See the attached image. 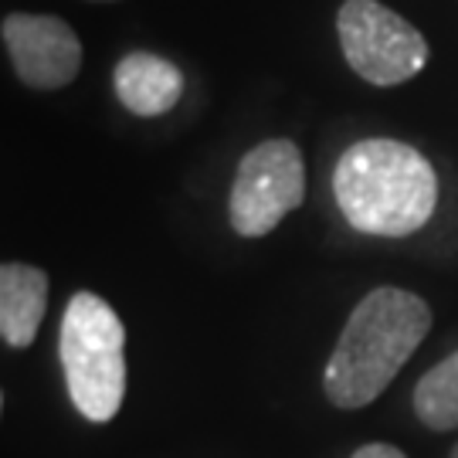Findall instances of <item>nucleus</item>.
<instances>
[{"label": "nucleus", "instance_id": "8", "mask_svg": "<svg viewBox=\"0 0 458 458\" xmlns=\"http://www.w3.org/2000/svg\"><path fill=\"white\" fill-rule=\"evenodd\" d=\"M48 310V276L34 265L4 262L0 268V336L24 350L34 344Z\"/></svg>", "mask_w": 458, "mask_h": 458}, {"label": "nucleus", "instance_id": "9", "mask_svg": "<svg viewBox=\"0 0 458 458\" xmlns=\"http://www.w3.org/2000/svg\"><path fill=\"white\" fill-rule=\"evenodd\" d=\"M414 414L431 431L458 428V350L414 384Z\"/></svg>", "mask_w": 458, "mask_h": 458}, {"label": "nucleus", "instance_id": "1", "mask_svg": "<svg viewBox=\"0 0 458 458\" xmlns=\"http://www.w3.org/2000/svg\"><path fill=\"white\" fill-rule=\"evenodd\" d=\"M431 329V306L408 289L380 285L353 306L323 370V391L340 411L374 404Z\"/></svg>", "mask_w": 458, "mask_h": 458}, {"label": "nucleus", "instance_id": "7", "mask_svg": "<svg viewBox=\"0 0 458 458\" xmlns=\"http://www.w3.org/2000/svg\"><path fill=\"white\" fill-rule=\"evenodd\" d=\"M113 89L123 109L132 115H153L170 113L183 96V72L174 62H166L153 51H130L123 55L113 68Z\"/></svg>", "mask_w": 458, "mask_h": 458}, {"label": "nucleus", "instance_id": "2", "mask_svg": "<svg viewBox=\"0 0 458 458\" xmlns=\"http://www.w3.org/2000/svg\"><path fill=\"white\" fill-rule=\"evenodd\" d=\"M333 197L350 228L408 238L438 208V174L421 149L401 140H360L333 170Z\"/></svg>", "mask_w": 458, "mask_h": 458}, {"label": "nucleus", "instance_id": "10", "mask_svg": "<svg viewBox=\"0 0 458 458\" xmlns=\"http://www.w3.org/2000/svg\"><path fill=\"white\" fill-rule=\"evenodd\" d=\"M350 458H408V455L387 442H370V445H363V448H357Z\"/></svg>", "mask_w": 458, "mask_h": 458}, {"label": "nucleus", "instance_id": "11", "mask_svg": "<svg viewBox=\"0 0 458 458\" xmlns=\"http://www.w3.org/2000/svg\"><path fill=\"white\" fill-rule=\"evenodd\" d=\"M452 458H458V445H455V448H452Z\"/></svg>", "mask_w": 458, "mask_h": 458}, {"label": "nucleus", "instance_id": "5", "mask_svg": "<svg viewBox=\"0 0 458 458\" xmlns=\"http://www.w3.org/2000/svg\"><path fill=\"white\" fill-rule=\"evenodd\" d=\"M306 200V160L293 140H265L238 164L228 221L242 238H265Z\"/></svg>", "mask_w": 458, "mask_h": 458}, {"label": "nucleus", "instance_id": "3", "mask_svg": "<svg viewBox=\"0 0 458 458\" xmlns=\"http://www.w3.org/2000/svg\"><path fill=\"white\" fill-rule=\"evenodd\" d=\"M58 357L79 414L96 425L113 421L126 397V329L102 295L75 293L68 299Z\"/></svg>", "mask_w": 458, "mask_h": 458}, {"label": "nucleus", "instance_id": "4", "mask_svg": "<svg viewBox=\"0 0 458 458\" xmlns=\"http://www.w3.org/2000/svg\"><path fill=\"white\" fill-rule=\"evenodd\" d=\"M336 34L346 65L380 89L408 82L428 65L425 34L380 0H344Z\"/></svg>", "mask_w": 458, "mask_h": 458}, {"label": "nucleus", "instance_id": "12", "mask_svg": "<svg viewBox=\"0 0 458 458\" xmlns=\"http://www.w3.org/2000/svg\"><path fill=\"white\" fill-rule=\"evenodd\" d=\"M92 4H109V0H92Z\"/></svg>", "mask_w": 458, "mask_h": 458}, {"label": "nucleus", "instance_id": "6", "mask_svg": "<svg viewBox=\"0 0 458 458\" xmlns=\"http://www.w3.org/2000/svg\"><path fill=\"white\" fill-rule=\"evenodd\" d=\"M0 38L14 75L28 89L55 92L72 85L82 72V41L62 17L11 11L0 24Z\"/></svg>", "mask_w": 458, "mask_h": 458}]
</instances>
